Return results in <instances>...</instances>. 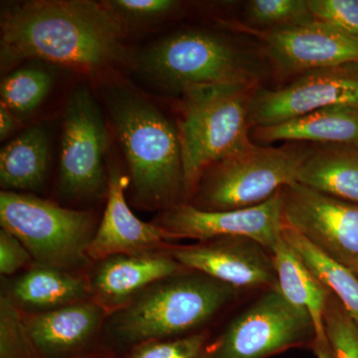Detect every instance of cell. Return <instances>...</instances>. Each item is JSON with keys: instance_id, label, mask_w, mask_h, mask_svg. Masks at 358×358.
I'll return each instance as SVG.
<instances>
[{"instance_id": "13", "label": "cell", "mask_w": 358, "mask_h": 358, "mask_svg": "<svg viewBox=\"0 0 358 358\" xmlns=\"http://www.w3.org/2000/svg\"><path fill=\"white\" fill-rule=\"evenodd\" d=\"M169 252L185 268L233 288H278L272 252L250 238H214L187 246L173 244Z\"/></svg>"}, {"instance_id": "8", "label": "cell", "mask_w": 358, "mask_h": 358, "mask_svg": "<svg viewBox=\"0 0 358 358\" xmlns=\"http://www.w3.org/2000/svg\"><path fill=\"white\" fill-rule=\"evenodd\" d=\"M107 128L100 106L86 85L71 92L64 110L56 190L63 199L87 202L107 199Z\"/></svg>"}, {"instance_id": "23", "label": "cell", "mask_w": 358, "mask_h": 358, "mask_svg": "<svg viewBox=\"0 0 358 358\" xmlns=\"http://www.w3.org/2000/svg\"><path fill=\"white\" fill-rule=\"evenodd\" d=\"M282 236L308 270L341 301L358 326V275L322 254L291 228L284 225Z\"/></svg>"}, {"instance_id": "14", "label": "cell", "mask_w": 358, "mask_h": 358, "mask_svg": "<svg viewBox=\"0 0 358 358\" xmlns=\"http://www.w3.org/2000/svg\"><path fill=\"white\" fill-rule=\"evenodd\" d=\"M273 64L285 75L358 64V37L315 20L274 31H257Z\"/></svg>"}, {"instance_id": "12", "label": "cell", "mask_w": 358, "mask_h": 358, "mask_svg": "<svg viewBox=\"0 0 358 358\" xmlns=\"http://www.w3.org/2000/svg\"><path fill=\"white\" fill-rule=\"evenodd\" d=\"M154 223L171 240L246 237L271 251L282 239L284 228L282 189L263 203L234 210L203 211L181 203L162 212Z\"/></svg>"}, {"instance_id": "33", "label": "cell", "mask_w": 358, "mask_h": 358, "mask_svg": "<svg viewBox=\"0 0 358 358\" xmlns=\"http://www.w3.org/2000/svg\"><path fill=\"white\" fill-rule=\"evenodd\" d=\"M80 358H121V357L115 350L103 345L99 348L98 350H94V352H90L88 355Z\"/></svg>"}, {"instance_id": "21", "label": "cell", "mask_w": 358, "mask_h": 358, "mask_svg": "<svg viewBox=\"0 0 358 358\" xmlns=\"http://www.w3.org/2000/svg\"><path fill=\"white\" fill-rule=\"evenodd\" d=\"M296 181L358 204V145H315Z\"/></svg>"}, {"instance_id": "16", "label": "cell", "mask_w": 358, "mask_h": 358, "mask_svg": "<svg viewBox=\"0 0 358 358\" xmlns=\"http://www.w3.org/2000/svg\"><path fill=\"white\" fill-rule=\"evenodd\" d=\"M187 270L169 249L107 257L92 262L87 271L90 296L110 315L155 282Z\"/></svg>"}, {"instance_id": "31", "label": "cell", "mask_w": 358, "mask_h": 358, "mask_svg": "<svg viewBox=\"0 0 358 358\" xmlns=\"http://www.w3.org/2000/svg\"><path fill=\"white\" fill-rule=\"evenodd\" d=\"M34 263L31 254L13 233L0 229V274L11 278L20 274Z\"/></svg>"}, {"instance_id": "5", "label": "cell", "mask_w": 358, "mask_h": 358, "mask_svg": "<svg viewBox=\"0 0 358 358\" xmlns=\"http://www.w3.org/2000/svg\"><path fill=\"white\" fill-rule=\"evenodd\" d=\"M313 147L307 143H286L281 147L252 143L205 169L186 203L203 211L234 210L263 203L296 181Z\"/></svg>"}, {"instance_id": "32", "label": "cell", "mask_w": 358, "mask_h": 358, "mask_svg": "<svg viewBox=\"0 0 358 358\" xmlns=\"http://www.w3.org/2000/svg\"><path fill=\"white\" fill-rule=\"evenodd\" d=\"M18 127V117L4 106L0 105V138H8Z\"/></svg>"}, {"instance_id": "19", "label": "cell", "mask_w": 358, "mask_h": 358, "mask_svg": "<svg viewBox=\"0 0 358 358\" xmlns=\"http://www.w3.org/2000/svg\"><path fill=\"white\" fill-rule=\"evenodd\" d=\"M278 277V288L289 303L307 313L315 327L313 352L317 358H331L324 327L327 301L331 293L308 270L282 236L271 250Z\"/></svg>"}, {"instance_id": "24", "label": "cell", "mask_w": 358, "mask_h": 358, "mask_svg": "<svg viewBox=\"0 0 358 358\" xmlns=\"http://www.w3.org/2000/svg\"><path fill=\"white\" fill-rule=\"evenodd\" d=\"M53 79L49 71L36 66L14 70L2 80L1 105L17 117L30 114L50 93Z\"/></svg>"}, {"instance_id": "18", "label": "cell", "mask_w": 358, "mask_h": 358, "mask_svg": "<svg viewBox=\"0 0 358 358\" xmlns=\"http://www.w3.org/2000/svg\"><path fill=\"white\" fill-rule=\"evenodd\" d=\"M20 312L44 313L91 299L87 272H72L33 263L11 278H2L1 294Z\"/></svg>"}, {"instance_id": "9", "label": "cell", "mask_w": 358, "mask_h": 358, "mask_svg": "<svg viewBox=\"0 0 358 358\" xmlns=\"http://www.w3.org/2000/svg\"><path fill=\"white\" fill-rule=\"evenodd\" d=\"M307 313L294 307L279 288L268 289L210 338L203 358H268L315 345Z\"/></svg>"}, {"instance_id": "6", "label": "cell", "mask_w": 358, "mask_h": 358, "mask_svg": "<svg viewBox=\"0 0 358 358\" xmlns=\"http://www.w3.org/2000/svg\"><path fill=\"white\" fill-rule=\"evenodd\" d=\"M136 62L148 80L180 96L199 87L257 82L241 49L203 30H185L157 40L138 53Z\"/></svg>"}, {"instance_id": "27", "label": "cell", "mask_w": 358, "mask_h": 358, "mask_svg": "<svg viewBox=\"0 0 358 358\" xmlns=\"http://www.w3.org/2000/svg\"><path fill=\"white\" fill-rule=\"evenodd\" d=\"M0 358H42L26 331L21 312L0 294Z\"/></svg>"}, {"instance_id": "10", "label": "cell", "mask_w": 358, "mask_h": 358, "mask_svg": "<svg viewBox=\"0 0 358 358\" xmlns=\"http://www.w3.org/2000/svg\"><path fill=\"white\" fill-rule=\"evenodd\" d=\"M282 221L358 275V204L294 182L282 189Z\"/></svg>"}, {"instance_id": "1", "label": "cell", "mask_w": 358, "mask_h": 358, "mask_svg": "<svg viewBox=\"0 0 358 358\" xmlns=\"http://www.w3.org/2000/svg\"><path fill=\"white\" fill-rule=\"evenodd\" d=\"M124 29L102 1L32 0L9 4L0 20V62L7 72L28 59L98 72L124 64Z\"/></svg>"}, {"instance_id": "25", "label": "cell", "mask_w": 358, "mask_h": 358, "mask_svg": "<svg viewBox=\"0 0 358 358\" xmlns=\"http://www.w3.org/2000/svg\"><path fill=\"white\" fill-rule=\"evenodd\" d=\"M245 15L259 31H274L315 21L308 0H250Z\"/></svg>"}, {"instance_id": "30", "label": "cell", "mask_w": 358, "mask_h": 358, "mask_svg": "<svg viewBox=\"0 0 358 358\" xmlns=\"http://www.w3.org/2000/svg\"><path fill=\"white\" fill-rule=\"evenodd\" d=\"M315 20L358 37V0H308Z\"/></svg>"}, {"instance_id": "26", "label": "cell", "mask_w": 358, "mask_h": 358, "mask_svg": "<svg viewBox=\"0 0 358 358\" xmlns=\"http://www.w3.org/2000/svg\"><path fill=\"white\" fill-rule=\"evenodd\" d=\"M106 8L127 28H141L157 24L178 10L180 3L174 0H109L102 1Z\"/></svg>"}, {"instance_id": "2", "label": "cell", "mask_w": 358, "mask_h": 358, "mask_svg": "<svg viewBox=\"0 0 358 358\" xmlns=\"http://www.w3.org/2000/svg\"><path fill=\"white\" fill-rule=\"evenodd\" d=\"M102 96L128 162L134 204L162 213L186 203L185 169L176 124L127 85L105 83Z\"/></svg>"}, {"instance_id": "28", "label": "cell", "mask_w": 358, "mask_h": 358, "mask_svg": "<svg viewBox=\"0 0 358 358\" xmlns=\"http://www.w3.org/2000/svg\"><path fill=\"white\" fill-rule=\"evenodd\" d=\"M324 327L331 358H358L357 324L334 294L327 301Z\"/></svg>"}, {"instance_id": "3", "label": "cell", "mask_w": 358, "mask_h": 358, "mask_svg": "<svg viewBox=\"0 0 358 358\" xmlns=\"http://www.w3.org/2000/svg\"><path fill=\"white\" fill-rule=\"evenodd\" d=\"M239 291L192 270L159 280L110 313L103 345L121 355L145 341L208 331L209 324L237 300Z\"/></svg>"}, {"instance_id": "15", "label": "cell", "mask_w": 358, "mask_h": 358, "mask_svg": "<svg viewBox=\"0 0 358 358\" xmlns=\"http://www.w3.org/2000/svg\"><path fill=\"white\" fill-rule=\"evenodd\" d=\"M21 315L42 358H80L103 346L110 313L89 299L49 312H21Z\"/></svg>"}, {"instance_id": "20", "label": "cell", "mask_w": 358, "mask_h": 358, "mask_svg": "<svg viewBox=\"0 0 358 358\" xmlns=\"http://www.w3.org/2000/svg\"><path fill=\"white\" fill-rule=\"evenodd\" d=\"M262 143L358 145V107L334 106L313 110L289 121L254 129Z\"/></svg>"}, {"instance_id": "7", "label": "cell", "mask_w": 358, "mask_h": 358, "mask_svg": "<svg viewBox=\"0 0 358 358\" xmlns=\"http://www.w3.org/2000/svg\"><path fill=\"white\" fill-rule=\"evenodd\" d=\"M0 225L13 233L40 265L86 273L88 249L99 224L93 213L67 208L32 193H0Z\"/></svg>"}, {"instance_id": "4", "label": "cell", "mask_w": 358, "mask_h": 358, "mask_svg": "<svg viewBox=\"0 0 358 358\" xmlns=\"http://www.w3.org/2000/svg\"><path fill=\"white\" fill-rule=\"evenodd\" d=\"M257 82L212 85L181 96L176 127L182 152L186 202L211 164L251 145L250 105Z\"/></svg>"}, {"instance_id": "17", "label": "cell", "mask_w": 358, "mask_h": 358, "mask_svg": "<svg viewBox=\"0 0 358 358\" xmlns=\"http://www.w3.org/2000/svg\"><path fill=\"white\" fill-rule=\"evenodd\" d=\"M107 203L98 229L88 249L92 262L119 255L169 249L171 238L157 224L143 222L134 215L127 201L128 176L117 167L109 169Z\"/></svg>"}, {"instance_id": "29", "label": "cell", "mask_w": 358, "mask_h": 358, "mask_svg": "<svg viewBox=\"0 0 358 358\" xmlns=\"http://www.w3.org/2000/svg\"><path fill=\"white\" fill-rule=\"evenodd\" d=\"M210 329L183 338L150 341L131 346L121 358H203Z\"/></svg>"}, {"instance_id": "11", "label": "cell", "mask_w": 358, "mask_h": 358, "mask_svg": "<svg viewBox=\"0 0 358 358\" xmlns=\"http://www.w3.org/2000/svg\"><path fill=\"white\" fill-rule=\"evenodd\" d=\"M334 106L358 107V64L310 71L280 89H257L250 126H272Z\"/></svg>"}, {"instance_id": "22", "label": "cell", "mask_w": 358, "mask_h": 358, "mask_svg": "<svg viewBox=\"0 0 358 358\" xmlns=\"http://www.w3.org/2000/svg\"><path fill=\"white\" fill-rule=\"evenodd\" d=\"M49 141L39 126L25 129L0 152L2 192L31 193L41 190L48 176Z\"/></svg>"}]
</instances>
